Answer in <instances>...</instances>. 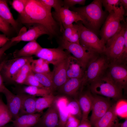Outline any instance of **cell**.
<instances>
[{
  "label": "cell",
  "mask_w": 127,
  "mask_h": 127,
  "mask_svg": "<svg viewBox=\"0 0 127 127\" xmlns=\"http://www.w3.org/2000/svg\"><path fill=\"white\" fill-rule=\"evenodd\" d=\"M20 17L22 23L39 24L44 26L49 31L50 38L58 35L59 24L52 12L49 11L39 0H27L24 12L20 15Z\"/></svg>",
  "instance_id": "6da1fadb"
},
{
  "label": "cell",
  "mask_w": 127,
  "mask_h": 127,
  "mask_svg": "<svg viewBox=\"0 0 127 127\" xmlns=\"http://www.w3.org/2000/svg\"><path fill=\"white\" fill-rule=\"evenodd\" d=\"M102 5L101 0H94L86 6L71 8L79 16L83 25L97 34L106 17Z\"/></svg>",
  "instance_id": "7a4b0ae2"
},
{
  "label": "cell",
  "mask_w": 127,
  "mask_h": 127,
  "mask_svg": "<svg viewBox=\"0 0 127 127\" xmlns=\"http://www.w3.org/2000/svg\"><path fill=\"white\" fill-rule=\"evenodd\" d=\"M89 90L93 94L100 95L117 100L122 97L123 90L119 88L110 77L108 71L92 82Z\"/></svg>",
  "instance_id": "3957f363"
},
{
  "label": "cell",
  "mask_w": 127,
  "mask_h": 127,
  "mask_svg": "<svg viewBox=\"0 0 127 127\" xmlns=\"http://www.w3.org/2000/svg\"><path fill=\"white\" fill-rule=\"evenodd\" d=\"M110 64L104 53L96 55L89 62L84 71L83 87L89 85L105 74L108 71Z\"/></svg>",
  "instance_id": "277c9868"
},
{
  "label": "cell",
  "mask_w": 127,
  "mask_h": 127,
  "mask_svg": "<svg viewBox=\"0 0 127 127\" xmlns=\"http://www.w3.org/2000/svg\"><path fill=\"white\" fill-rule=\"evenodd\" d=\"M75 24L79 36L80 44L87 51L97 53H104L105 43L97 35L87 29L81 21Z\"/></svg>",
  "instance_id": "5b68a950"
},
{
  "label": "cell",
  "mask_w": 127,
  "mask_h": 127,
  "mask_svg": "<svg viewBox=\"0 0 127 127\" xmlns=\"http://www.w3.org/2000/svg\"><path fill=\"white\" fill-rule=\"evenodd\" d=\"M126 26H123L121 29L108 40L106 44L104 53L110 64H123L122 58L124 44V34Z\"/></svg>",
  "instance_id": "8992f818"
},
{
  "label": "cell",
  "mask_w": 127,
  "mask_h": 127,
  "mask_svg": "<svg viewBox=\"0 0 127 127\" xmlns=\"http://www.w3.org/2000/svg\"><path fill=\"white\" fill-rule=\"evenodd\" d=\"M59 43V47L71 54L78 60L84 71L89 62L98 54L87 51L80 44L70 43L61 38Z\"/></svg>",
  "instance_id": "52a82bcc"
},
{
  "label": "cell",
  "mask_w": 127,
  "mask_h": 127,
  "mask_svg": "<svg viewBox=\"0 0 127 127\" xmlns=\"http://www.w3.org/2000/svg\"><path fill=\"white\" fill-rule=\"evenodd\" d=\"M124 16L112 11L107 17L100 32L101 39L105 43L121 29V21H124Z\"/></svg>",
  "instance_id": "ba28073f"
},
{
  "label": "cell",
  "mask_w": 127,
  "mask_h": 127,
  "mask_svg": "<svg viewBox=\"0 0 127 127\" xmlns=\"http://www.w3.org/2000/svg\"><path fill=\"white\" fill-rule=\"evenodd\" d=\"M33 60L32 56L6 60L1 71L4 81H11L12 77L22 67L27 63H31Z\"/></svg>",
  "instance_id": "9c48e42d"
},
{
  "label": "cell",
  "mask_w": 127,
  "mask_h": 127,
  "mask_svg": "<svg viewBox=\"0 0 127 127\" xmlns=\"http://www.w3.org/2000/svg\"><path fill=\"white\" fill-rule=\"evenodd\" d=\"M59 47L56 48H42L35 55L54 66L67 58L70 54Z\"/></svg>",
  "instance_id": "30bf717a"
},
{
  "label": "cell",
  "mask_w": 127,
  "mask_h": 127,
  "mask_svg": "<svg viewBox=\"0 0 127 127\" xmlns=\"http://www.w3.org/2000/svg\"><path fill=\"white\" fill-rule=\"evenodd\" d=\"M83 80V78L68 79L54 95L64 96L68 98L77 99L82 90Z\"/></svg>",
  "instance_id": "8fae6325"
},
{
  "label": "cell",
  "mask_w": 127,
  "mask_h": 127,
  "mask_svg": "<svg viewBox=\"0 0 127 127\" xmlns=\"http://www.w3.org/2000/svg\"><path fill=\"white\" fill-rule=\"evenodd\" d=\"M107 98L96 95H93L91 114L90 122L94 125L111 106Z\"/></svg>",
  "instance_id": "7c38bea8"
},
{
  "label": "cell",
  "mask_w": 127,
  "mask_h": 127,
  "mask_svg": "<svg viewBox=\"0 0 127 127\" xmlns=\"http://www.w3.org/2000/svg\"><path fill=\"white\" fill-rule=\"evenodd\" d=\"M108 72L115 83L123 90L126 89L127 85V64H110Z\"/></svg>",
  "instance_id": "4fadbf2b"
},
{
  "label": "cell",
  "mask_w": 127,
  "mask_h": 127,
  "mask_svg": "<svg viewBox=\"0 0 127 127\" xmlns=\"http://www.w3.org/2000/svg\"><path fill=\"white\" fill-rule=\"evenodd\" d=\"M52 15L56 21L59 23L60 32L62 33L66 27L73 24L74 22L76 23L82 21L77 12L63 7L61 8L58 13H54Z\"/></svg>",
  "instance_id": "5bb4252c"
},
{
  "label": "cell",
  "mask_w": 127,
  "mask_h": 127,
  "mask_svg": "<svg viewBox=\"0 0 127 127\" xmlns=\"http://www.w3.org/2000/svg\"><path fill=\"white\" fill-rule=\"evenodd\" d=\"M68 57L54 66V69L52 71L53 74L52 92L54 95L68 79L67 71Z\"/></svg>",
  "instance_id": "9a60e30c"
},
{
  "label": "cell",
  "mask_w": 127,
  "mask_h": 127,
  "mask_svg": "<svg viewBox=\"0 0 127 127\" xmlns=\"http://www.w3.org/2000/svg\"><path fill=\"white\" fill-rule=\"evenodd\" d=\"M47 34L50 36V34L44 26L39 24H33L28 30L22 34L13 37L10 39L12 42L20 41H31L36 40L41 36Z\"/></svg>",
  "instance_id": "2e32d148"
},
{
  "label": "cell",
  "mask_w": 127,
  "mask_h": 127,
  "mask_svg": "<svg viewBox=\"0 0 127 127\" xmlns=\"http://www.w3.org/2000/svg\"><path fill=\"white\" fill-rule=\"evenodd\" d=\"M59 116L55 101L42 114L36 125L42 127H59Z\"/></svg>",
  "instance_id": "e0dca14e"
},
{
  "label": "cell",
  "mask_w": 127,
  "mask_h": 127,
  "mask_svg": "<svg viewBox=\"0 0 127 127\" xmlns=\"http://www.w3.org/2000/svg\"><path fill=\"white\" fill-rule=\"evenodd\" d=\"M5 97L8 107L12 117L13 120L18 117L21 104L23 93L15 95L6 87L2 92Z\"/></svg>",
  "instance_id": "ac0fdd59"
},
{
  "label": "cell",
  "mask_w": 127,
  "mask_h": 127,
  "mask_svg": "<svg viewBox=\"0 0 127 127\" xmlns=\"http://www.w3.org/2000/svg\"><path fill=\"white\" fill-rule=\"evenodd\" d=\"M93 95L89 90L83 89L79 95L77 99L80 106L82 114L80 122L88 120V117L92 106Z\"/></svg>",
  "instance_id": "d6986e66"
},
{
  "label": "cell",
  "mask_w": 127,
  "mask_h": 127,
  "mask_svg": "<svg viewBox=\"0 0 127 127\" xmlns=\"http://www.w3.org/2000/svg\"><path fill=\"white\" fill-rule=\"evenodd\" d=\"M42 113L24 115L12 120L14 127H32L38 122Z\"/></svg>",
  "instance_id": "ffe728a7"
},
{
  "label": "cell",
  "mask_w": 127,
  "mask_h": 127,
  "mask_svg": "<svg viewBox=\"0 0 127 127\" xmlns=\"http://www.w3.org/2000/svg\"><path fill=\"white\" fill-rule=\"evenodd\" d=\"M84 72L78 60L70 54L68 58L67 71V79L83 78Z\"/></svg>",
  "instance_id": "44dd1931"
},
{
  "label": "cell",
  "mask_w": 127,
  "mask_h": 127,
  "mask_svg": "<svg viewBox=\"0 0 127 127\" xmlns=\"http://www.w3.org/2000/svg\"><path fill=\"white\" fill-rule=\"evenodd\" d=\"M37 99L36 96L25 93H23L18 116L36 113V103Z\"/></svg>",
  "instance_id": "7402d4cb"
},
{
  "label": "cell",
  "mask_w": 127,
  "mask_h": 127,
  "mask_svg": "<svg viewBox=\"0 0 127 127\" xmlns=\"http://www.w3.org/2000/svg\"><path fill=\"white\" fill-rule=\"evenodd\" d=\"M115 104L111 106L107 111L94 125L95 127H113L118 121L115 111Z\"/></svg>",
  "instance_id": "603a6c76"
},
{
  "label": "cell",
  "mask_w": 127,
  "mask_h": 127,
  "mask_svg": "<svg viewBox=\"0 0 127 127\" xmlns=\"http://www.w3.org/2000/svg\"><path fill=\"white\" fill-rule=\"evenodd\" d=\"M68 99L66 97L58 96L56 101L59 118V127H65L69 113L67 109Z\"/></svg>",
  "instance_id": "cb8c5ba5"
},
{
  "label": "cell",
  "mask_w": 127,
  "mask_h": 127,
  "mask_svg": "<svg viewBox=\"0 0 127 127\" xmlns=\"http://www.w3.org/2000/svg\"><path fill=\"white\" fill-rule=\"evenodd\" d=\"M42 48L36 41L34 40L29 42L21 49L15 51L13 53L14 58L32 56L35 55Z\"/></svg>",
  "instance_id": "d4e9b609"
},
{
  "label": "cell",
  "mask_w": 127,
  "mask_h": 127,
  "mask_svg": "<svg viewBox=\"0 0 127 127\" xmlns=\"http://www.w3.org/2000/svg\"><path fill=\"white\" fill-rule=\"evenodd\" d=\"M0 16L14 29H17L18 24L14 18L6 0H0Z\"/></svg>",
  "instance_id": "484cf974"
},
{
  "label": "cell",
  "mask_w": 127,
  "mask_h": 127,
  "mask_svg": "<svg viewBox=\"0 0 127 127\" xmlns=\"http://www.w3.org/2000/svg\"><path fill=\"white\" fill-rule=\"evenodd\" d=\"M58 96L51 93L37 98L36 103V113H41L44 109L48 108L55 102Z\"/></svg>",
  "instance_id": "4316f807"
},
{
  "label": "cell",
  "mask_w": 127,
  "mask_h": 127,
  "mask_svg": "<svg viewBox=\"0 0 127 127\" xmlns=\"http://www.w3.org/2000/svg\"><path fill=\"white\" fill-rule=\"evenodd\" d=\"M102 5L106 11L110 13L112 11L124 16L125 14L124 8L120 0H102Z\"/></svg>",
  "instance_id": "83f0119b"
},
{
  "label": "cell",
  "mask_w": 127,
  "mask_h": 127,
  "mask_svg": "<svg viewBox=\"0 0 127 127\" xmlns=\"http://www.w3.org/2000/svg\"><path fill=\"white\" fill-rule=\"evenodd\" d=\"M32 71L31 63H27L17 71L12 78L11 81L18 84H24L28 75Z\"/></svg>",
  "instance_id": "f1b7e54d"
},
{
  "label": "cell",
  "mask_w": 127,
  "mask_h": 127,
  "mask_svg": "<svg viewBox=\"0 0 127 127\" xmlns=\"http://www.w3.org/2000/svg\"><path fill=\"white\" fill-rule=\"evenodd\" d=\"M13 120L12 117L6 104L0 96V127H4Z\"/></svg>",
  "instance_id": "f546056e"
},
{
  "label": "cell",
  "mask_w": 127,
  "mask_h": 127,
  "mask_svg": "<svg viewBox=\"0 0 127 127\" xmlns=\"http://www.w3.org/2000/svg\"><path fill=\"white\" fill-rule=\"evenodd\" d=\"M49 64L41 58L34 60L31 63L32 70L35 73H46L51 72Z\"/></svg>",
  "instance_id": "4dcf8cb0"
},
{
  "label": "cell",
  "mask_w": 127,
  "mask_h": 127,
  "mask_svg": "<svg viewBox=\"0 0 127 127\" xmlns=\"http://www.w3.org/2000/svg\"><path fill=\"white\" fill-rule=\"evenodd\" d=\"M67 98V109L69 114L81 120L82 112L78 99L75 98Z\"/></svg>",
  "instance_id": "1f68e13d"
},
{
  "label": "cell",
  "mask_w": 127,
  "mask_h": 127,
  "mask_svg": "<svg viewBox=\"0 0 127 127\" xmlns=\"http://www.w3.org/2000/svg\"><path fill=\"white\" fill-rule=\"evenodd\" d=\"M34 75L36 79L43 86L50 90L52 93L53 74L52 71L44 73H34Z\"/></svg>",
  "instance_id": "d6a6232c"
},
{
  "label": "cell",
  "mask_w": 127,
  "mask_h": 127,
  "mask_svg": "<svg viewBox=\"0 0 127 127\" xmlns=\"http://www.w3.org/2000/svg\"><path fill=\"white\" fill-rule=\"evenodd\" d=\"M23 90L25 93L36 97H42L52 93L51 90L47 88L35 86H27L24 88Z\"/></svg>",
  "instance_id": "836d02e7"
},
{
  "label": "cell",
  "mask_w": 127,
  "mask_h": 127,
  "mask_svg": "<svg viewBox=\"0 0 127 127\" xmlns=\"http://www.w3.org/2000/svg\"><path fill=\"white\" fill-rule=\"evenodd\" d=\"M41 3L49 12H51L52 8L55 11L54 13H59L61 8L63 6V1L60 0H39Z\"/></svg>",
  "instance_id": "e575fe53"
},
{
  "label": "cell",
  "mask_w": 127,
  "mask_h": 127,
  "mask_svg": "<svg viewBox=\"0 0 127 127\" xmlns=\"http://www.w3.org/2000/svg\"><path fill=\"white\" fill-rule=\"evenodd\" d=\"M115 113L118 116L123 118H127V102L124 99H120L115 104Z\"/></svg>",
  "instance_id": "d590c367"
},
{
  "label": "cell",
  "mask_w": 127,
  "mask_h": 127,
  "mask_svg": "<svg viewBox=\"0 0 127 127\" xmlns=\"http://www.w3.org/2000/svg\"><path fill=\"white\" fill-rule=\"evenodd\" d=\"M27 0H13L12 3V8L20 15L24 12Z\"/></svg>",
  "instance_id": "8d00e7d4"
},
{
  "label": "cell",
  "mask_w": 127,
  "mask_h": 127,
  "mask_svg": "<svg viewBox=\"0 0 127 127\" xmlns=\"http://www.w3.org/2000/svg\"><path fill=\"white\" fill-rule=\"evenodd\" d=\"M24 84L27 86H35L40 87H45L35 78L34 73L32 71H31L28 75Z\"/></svg>",
  "instance_id": "74e56055"
},
{
  "label": "cell",
  "mask_w": 127,
  "mask_h": 127,
  "mask_svg": "<svg viewBox=\"0 0 127 127\" xmlns=\"http://www.w3.org/2000/svg\"><path fill=\"white\" fill-rule=\"evenodd\" d=\"M86 1L85 0H64L63 1V7L69 9L76 4L84 5Z\"/></svg>",
  "instance_id": "f35d334b"
},
{
  "label": "cell",
  "mask_w": 127,
  "mask_h": 127,
  "mask_svg": "<svg viewBox=\"0 0 127 127\" xmlns=\"http://www.w3.org/2000/svg\"><path fill=\"white\" fill-rule=\"evenodd\" d=\"M80 122V120L69 114L65 127H77Z\"/></svg>",
  "instance_id": "ab89813d"
},
{
  "label": "cell",
  "mask_w": 127,
  "mask_h": 127,
  "mask_svg": "<svg viewBox=\"0 0 127 127\" xmlns=\"http://www.w3.org/2000/svg\"><path fill=\"white\" fill-rule=\"evenodd\" d=\"M124 44L122 53V62L123 64L127 63V27L126 26L124 34Z\"/></svg>",
  "instance_id": "60d3db41"
},
{
  "label": "cell",
  "mask_w": 127,
  "mask_h": 127,
  "mask_svg": "<svg viewBox=\"0 0 127 127\" xmlns=\"http://www.w3.org/2000/svg\"><path fill=\"white\" fill-rule=\"evenodd\" d=\"M73 32L67 41L70 43L79 44V36L77 28L75 24H74Z\"/></svg>",
  "instance_id": "b9f144b4"
},
{
  "label": "cell",
  "mask_w": 127,
  "mask_h": 127,
  "mask_svg": "<svg viewBox=\"0 0 127 127\" xmlns=\"http://www.w3.org/2000/svg\"><path fill=\"white\" fill-rule=\"evenodd\" d=\"M0 31L6 35L10 31V24L0 16Z\"/></svg>",
  "instance_id": "7bdbcfd3"
},
{
  "label": "cell",
  "mask_w": 127,
  "mask_h": 127,
  "mask_svg": "<svg viewBox=\"0 0 127 127\" xmlns=\"http://www.w3.org/2000/svg\"><path fill=\"white\" fill-rule=\"evenodd\" d=\"M73 27L74 25L73 24L64 28L62 33V36L61 38L64 40L68 41L72 34Z\"/></svg>",
  "instance_id": "ee69618b"
},
{
  "label": "cell",
  "mask_w": 127,
  "mask_h": 127,
  "mask_svg": "<svg viewBox=\"0 0 127 127\" xmlns=\"http://www.w3.org/2000/svg\"><path fill=\"white\" fill-rule=\"evenodd\" d=\"M16 42H12L10 40L4 46L0 48V58L2 56L5 52L11 47Z\"/></svg>",
  "instance_id": "f6af8a7d"
},
{
  "label": "cell",
  "mask_w": 127,
  "mask_h": 127,
  "mask_svg": "<svg viewBox=\"0 0 127 127\" xmlns=\"http://www.w3.org/2000/svg\"><path fill=\"white\" fill-rule=\"evenodd\" d=\"M5 60H3L0 64V93H2L6 87L4 84V80L1 73L2 66Z\"/></svg>",
  "instance_id": "bcb514c9"
},
{
  "label": "cell",
  "mask_w": 127,
  "mask_h": 127,
  "mask_svg": "<svg viewBox=\"0 0 127 127\" xmlns=\"http://www.w3.org/2000/svg\"><path fill=\"white\" fill-rule=\"evenodd\" d=\"M10 40L6 35L0 34V48L4 46Z\"/></svg>",
  "instance_id": "7dc6e473"
},
{
  "label": "cell",
  "mask_w": 127,
  "mask_h": 127,
  "mask_svg": "<svg viewBox=\"0 0 127 127\" xmlns=\"http://www.w3.org/2000/svg\"><path fill=\"white\" fill-rule=\"evenodd\" d=\"M91 124L88 120L82 122L77 127H91Z\"/></svg>",
  "instance_id": "c3c4849f"
},
{
  "label": "cell",
  "mask_w": 127,
  "mask_h": 127,
  "mask_svg": "<svg viewBox=\"0 0 127 127\" xmlns=\"http://www.w3.org/2000/svg\"><path fill=\"white\" fill-rule=\"evenodd\" d=\"M121 4L123 6L124 10L127 11V0H120Z\"/></svg>",
  "instance_id": "681fc988"
},
{
  "label": "cell",
  "mask_w": 127,
  "mask_h": 127,
  "mask_svg": "<svg viewBox=\"0 0 127 127\" xmlns=\"http://www.w3.org/2000/svg\"><path fill=\"white\" fill-rule=\"evenodd\" d=\"M120 127H127V119L121 124Z\"/></svg>",
  "instance_id": "f907efd6"
},
{
  "label": "cell",
  "mask_w": 127,
  "mask_h": 127,
  "mask_svg": "<svg viewBox=\"0 0 127 127\" xmlns=\"http://www.w3.org/2000/svg\"><path fill=\"white\" fill-rule=\"evenodd\" d=\"M32 127H42L40 126L37 125H36Z\"/></svg>",
  "instance_id": "816d5d0a"
}]
</instances>
